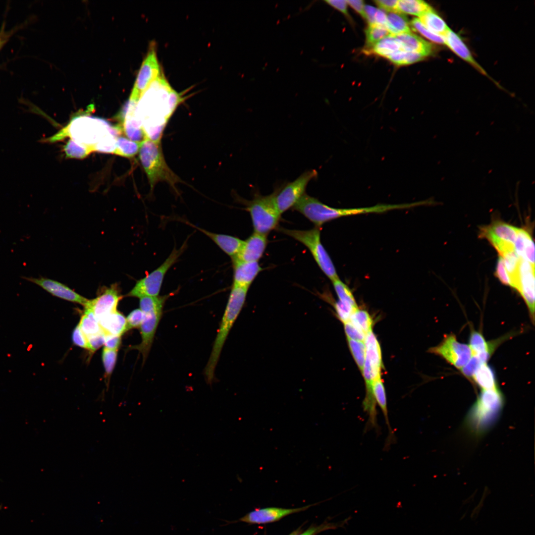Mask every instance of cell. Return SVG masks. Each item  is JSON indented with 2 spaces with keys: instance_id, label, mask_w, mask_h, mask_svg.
Returning <instances> with one entry per match:
<instances>
[{
  "instance_id": "1",
  "label": "cell",
  "mask_w": 535,
  "mask_h": 535,
  "mask_svg": "<svg viewBox=\"0 0 535 535\" xmlns=\"http://www.w3.org/2000/svg\"><path fill=\"white\" fill-rule=\"evenodd\" d=\"M184 100L161 75L140 96L135 115L142 124L145 138L161 142L163 132L176 108Z\"/></svg>"
},
{
  "instance_id": "2",
  "label": "cell",
  "mask_w": 535,
  "mask_h": 535,
  "mask_svg": "<svg viewBox=\"0 0 535 535\" xmlns=\"http://www.w3.org/2000/svg\"><path fill=\"white\" fill-rule=\"evenodd\" d=\"M121 133L116 125H112L105 119L83 113L74 116L66 126L47 141L54 142L69 137L95 152V147L102 140L110 135L118 136Z\"/></svg>"
},
{
  "instance_id": "3",
  "label": "cell",
  "mask_w": 535,
  "mask_h": 535,
  "mask_svg": "<svg viewBox=\"0 0 535 535\" xmlns=\"http://www.w3.org/2000/svg\"><path fill=\"white\" fill-rule=\"evenodd\" d=\"M248 289L232 285L211 353L204 370V375L208 384H211L214 381L215 367L223 346L244 306Z\"/></svg>"
},
{
  "instance_id": "4",
  "label": "cell",
  "mask_w": 535,
  "mask_h": 535,
  "mask_svg": "<svg viewBox=\"0 0 535 535\" xmlns=\"http://www.w3.org/2000/svg\"><path fill=\"white\" fill-rule=\"evenodd\" d=\"M139 156L151 191L158 183L164 182L177 192L176 185L182 180L167 165L161 142H156L145 138L140 143Z\"/></svg>"
},
{
  "instance_id": "5",
  "label": "cell",
  "mask_w": 535,
  "mask_h": 535,
  "mask_svg": "<svg viewBox=\"0 0 535 535\" xmlns=\"http://www.w3.org/2000/svg\"><path fill=\"white\" fill-rule=\"evenodd\" d=\"M171 294L163 296L141 297L139 301L140 309L144 314L140 325L141 341L132 347L141 353L145 362L150 351L155 335L161 318L163 308Z\"/></svg>"
},
{
  "instance_id": "6",
  "label": "cell",
  "mask_w": 535,
  "mask_h": 535,
  "mask_svg": "<svg viewBox=\"0 0 535 535\" xmlns=\"http://www.w3.org/2000/svg\"><path fill=\"white\" fill-rule=\"evenodd\" d=\"M243 202L251 215L254 232L267 235L277 228L281 214L276 208L273 193L266 196L256 191L251 200Z\"/></svg>"
},
{
  "instance_id": "7",
  "label": "cell",
  "mask_w": 535,
  "mask_h": 535,
  "mask_svg": "<svg viewBox=\"0 0 535 535\" xmlns=\"http://www.w3.org/2000/svg\"><path fill=\"white\" fill-rule=\"evenodd\" d=\"M305 245L310 251L315 261L322 271L332 281L339 278L334 264L321 241L320 228L315 227L310 230H300L278 229Z\"/></svg>"
},
{
  "instance_id": "8",
  "label": "cell",
  "mask_w": 535,
  "mask_h": 535,
  "mask_svg": "<svg viewBox=\"0 0 535 535\" xmlns=\"http://www.w3.org/2000/svg\"><path fill=\"white\" fill-rule=\"evenodd\" d=\"M503 404L498 388L482 390L470 412L469 421L477 431L486 429L495 421Z\"/></svg>"
},
{
  "instance_id": "9",
  "label": "cell",
  "mask_w": 535,
  "mask_h": 535,
  "mask_svg": "<svg viewBox=\"0 0 535 535\" xmlns=\"http://www.w3.org/2000/svg\"><path fill=\"white\" fill-rule=\"evenodd\" d=\"M186 247L187 241H185L179 249L174 247L163 263L146 276L138 280L126 296L140 298L159 296L165 274L178 261Z\"/></svg>"
},
{
  "instance_id": "10",
  "label": "cell",
  "mask_w": 535,
  "mask_h": 535,
  "mask_svg": "<svg viewBox=\"0 0 535 535\" xmlns=\"http://www.w3.org/2000/svg\"><path fill=\"white\" fill-rule=\"evenodd\" d=\"M318 175V172L315 169L305 171L294 181L285 183L274 191V203L281 214L289 209H292L306 193L309 183L317 178Z\"/></svg>"
},
{
  "instance_id": "11",
  "label": "cell",
  "mask_w": 535,
  "mask_h": 535,
  "mask_svg": "<svg viewBox=\"0 0 535 535\" xmlns=\"http://www.w3.org/2000/svg\"><path fill=\"white\" fill-rule=\"evenodd\" d=\"M519 228L501 220L481 227L479 237L487 240L500 256L514 251V244Z\"/></svg>"
},
{
  "instance_id": "12",
  "label": "cell",
  "mask_w": 535,
  "mask_h": 535,
  "mask_svg": "<svg viewBox=\"0 0 535 535\" xmlns=\"http://www.w3.org/2000/svg\"><path fill=\"white\" fill-rule=\"evenodd\" d=\"M428 351L442 357L460 370L472 356L469 345L458 341L452 333L446 335L439 344L430 348Z\"/></svg>"
},
{
  "instance_id": "13",
  "label": "cell",
  "mask_w": 535,
  "mask_h": 535,
  "mask_svg": "<svg viewBox=\"0 0 535 535\" xmlns=\"http://www.w3.org/2000/svg\"><path fill=\"white\" fill-rule=\"evenodd\" d=\"M364 342L366 348V355L362 374L364 376L365 384H371L374 380L381 378V371L383 366L381 348L373 331L366 335Z\"/></svg>"
},
{
  "instance_id": "14",
  "label": "cell",
  "mask_w": 535,
  "mask_h": 535,
  "mask_svg": "<svg viewBox=\"0 0 535 535\" xmlns=\"http://www.w3.org/2000/svg\"><path fill=\"white\" fill-rule=\"evenodd\" d=\"M160 72L155 48L151 46L140 67L130 97L139 99L151 84L160 76Z\"/></svg>"
},
{
  "instance_id": "15",
  "label": "cell",
  "mask_w": 535,
  "mask_h": 535,
  "mask_svg": "<svg viewBox=\"0 0 535 535\" xmlns=\"http://www.w3.org/2000/svg\"><path fill=\"white\" fill-rule=\"evenodd\" d=\"M516 290L526 302L532 321L535 319V266L521 259Z\"/></svg>"
},
{
  "instance_id": "16",
  "label": "cell",
  "mask_w": 535,
  "mask_h": 535,
  "mask_svg": "<svg viewBox=\"0 0 535 535\" xmlns=\"http://www.w3.org/2000/svg\"><path fill=\"white\" fill-rule=\"evenodd\" d=\"M21 278L39 286L52 295L60 299L80 304L84 306H86L89 301L87 298L57 281L42 276L36 278L24 276Z\"/></svg>"
},
{
  "instance_id": "17",
  "label": "cell",
  "mask_w": 535,
  "mask_h": 535,
  "mask_svg": "<svg viewBox=\"0 0 535 535\" xmlns=\"http://www.w3.org/2000/svg\"><path fill=\"white\" fill-rule=\"evenodd\" d=\"M122 297L115 284L105 289L96 298L89 300L84 307L90 309L99 321L104 317L115 311Z\"/></svg>"
},
{
  "instance_id": "18",
  "label": "cell",
  "mask_w": 535,
  "mask_h": 535,
  "mask_svg": "<svg viewBox=\"0 0 535 535\" xmlns=\"http://www.w3.org/2000/svg\"><path fill=\"white\" fill-rule=\"evenodd\" d=\"M267 235L254 232L245 241L238 255L232 260L245 262H258L263 256L267 245Z\"/></svg>"
},
{
  "instance_id": "19",
  "label": "cell",
  "mask_w": 535,
  "mask_h": 535,
  "mask_svg": "<svg viewBox=\"0 0 535 535\" xmlns=\"http://www.w3.org/2000/svg\"><path fill=\"white\" fill-rule=\"evenodd\" d=\"M308 507L293 509L269 507L257 509L244 516L241 521L258 524L271 523L288 515L305 510Z\"/></svg>"
},
{
  "instance_id": "20",
  "label": "cell",
  "mask_w": 535,
  "mask_h": 535,
  "mask_svg": "<svg viewBox=\"0 0 535 535\" xmlns=\"http://www.w3.org/2000/svg\"><path fill=\"white\" fill-rule=\"evenodd\" d=\"M233 266V285L249 288L251 283L262 271L258 262H245L232 260Z\"/></svg>"
},
{
  "instance_id": "21",
  "label": "cell",
  "mask_w": 535,
  "mask_h": 535,
  "mask_svg": "<svg viewBox=\"0 0 535 535\" xmlns=\"http://www.w3.org/2000/svg\"><path fill=\"white\" fill-rule=\"evenodd\" d=\"M186 223L196 228L209 237L220 249L232 259L239 252L244 242L240 239L229 235L218 234L197 227L188 221Z\"/></svg>"
},
{
  "instance_id": "22",
  "label": "cell",
  "mask_w": 535,
  "mask_h": 535,
  "mask_svg": "<svg viewBox=\"0 0 535 535\" xmlns=\"http://www.w3.org/2000/svg\"><path fill=\"white\" fill-rule=\"evenodd\" d=\"M443 38L444 45H446L457 55L468 62L482 73L486 75V72L473 57L468 48L459 35L450 29L443 36Z\"/></svg>"
},
{
  "instance_id": "23",
  "label": "cell",
  "mask_w": 535,
  "mask_h": 535,
  "mask_svg": "<svg viewBox=\"0 0 535 535\" xmlns=\"http://www.w3.org/2000/svg\"><path fill=\"white\" fill-rule=\"evenodd\" d=\"M503 339L487 341L479 331H472L469 338V345L472 356L478 357L483 363H486L497 345Z\"/></svg>"
},
{
  "instance_id": "24",
  "label": "cell",
  "mask_w": 535,
  "mask_h": 535,
  "mask_svg": "<svg viewBox=\"0 0 535 535\" xmlns=\"http://www.w3.org/2000/svg\"><path fill=\"white\" fill-rule=\"evenodd\" d=\"M392 36L405 51L417 53L425 57L432 53L433 47L430 43L411 32Z\"/></svg>"
},
{
  "instance_id": "25",
  "label": "cell",
  "mask_w": 535,
  "mask_h": 535,
  "mask_svg": "<svg viewBox=\"0 0 535 535\" xmlns=\"http://www.w3.org/2000/svg\"><path fill=\"white\" fill-rule=\"evenodd\" d=\"M514 251L521 259L535 266V245L531 234L527 230L519 228Z\"/></svg>"
},
{
  "instance_id": "26",
  "label": "cell",
  "mask_w": 535,
  "mask_h": 535,
  "mask_svg": "<svg viewBox=\"0 0 535 535\" xmlns=\"http://www.w3.org/2000/svg\"><path fill=\"white\" fill-rule=\"evenodd\" d=\"M99 322L105 334L121 336L126 331V318L117 310L104 317Z\"/></svg>"
},
{
  "instance_id": "27",
  "label": "cell",
  "mask_w": 535,
  "mask_h": 535,
  "mask_svg": "<svg viewBox=\"0 0 535 535\" xmlns=\"http://www.w3.org/2000/svg\"><path fill=\"white\" fill-rule=\"evenodd\" d=\"M372 389L376 403L381 410L385 419V423L388 428L387 443L386 444L388 446L392 440H393L394 435L389 423L386 392L381 378L374 380L373 382Z\"/></svg>"
},
{
  "instance_id": "28",
  "label": "cell",
  "mask_w": 535,
  "mask_h": 535,
  "mask_svg": "<svg viewBox=\"0 0 535 535\" xmlns=\"http://www.w3.org/2000/svg\"><path fill=\"white\" fill-rule=\"evenodd\" d=\"M400 51L404 50L393 36L390 35L372 46L365 48L364 52L368 54H374L387 58L390 55Z\"/></svg>"
},
{
  "instance_id": "29",
  "label": "cell",
  "mask_w": 535,
  "mask_h": 535,
  "mask_svg": "<svg viewBox=\"0 0 535 535\" xmlns=\"http://www.w3.org/2000/svg\"><path fill=\"white\" fill-rule=\"evenodd\" d=\"M419 17L423 25L436 35L443 37L450 30L443 19L432 8Z\"/></svg>"
},
{
  "instance_id": "30",
  "label": "cell",
  "mask_w": 535,
  "mask_h": 535,
  "mask_svg": "<svg viewBox=\"0 0 535 535\" xmlns=\"http://www.w3.org/2000/svg\"><path fill=\"white\" fill-rule=\"evenodd\" d=\"M472 378L482 390L497 388L494 371L486 363L481 365Z\"/></svg>"
},
{
  "instance_id": "31",
  "label": "cell",
  "mask_w": 535,
  "mask_h": 535,
  "mask_svg": "<svg viewBox=\"0 0 535 535\" xmlns=\"http://www.w3.org/2000/svg\"><path fill=\"white\" fill-rule=\"evenodd\" d=\"M386 17L385 27L391 35L411 33L410 25L403 14L398 12H388Z\"/></svg>"
},
{
  "instance_id": "32",
  "label": "cell",
  "mask_w": 535,
  "mask_h": 535,
  "mask_svg": "<svg viewBox=\"0 0 535 535\" xmlns=\"http://www.w3.org/2000/svg\"><path fill=\"white\" fill-rule=\"evenodd\" d=\"M84 308V314L78 325L86 337L104 332L92 310L87 307Z\"/></svg>"
},
{
  "instance_id": "33",
  "label": "cell",
  "mask_w": 535,
  "mask_h": 535,
  "mask_svg": "<svg viewBox=\"0 0 535 535\" xmlns=\"http://www.w3.org/2000/svg\"><path fill=\"white\" fill-rule=\"evenodd\" d=\"M432 8L421 0H398L397 12L420 16Z\"/></svg>"
},
{
  "instance_id": "34",
  "label": "cell",
  "mask_w": 535,
  "mask_h": 535,
  "mask_svg": "<svg viewBox=\"0 0 535 535\" xmlns=\"http://www.w3.org/2000/svg\"><path fill=\"white\" fill-rule=\"evenodd\" d=\"M140 143L124 137H118L113 154L127 158L134 157L139 153Z\"/></svg>"
},
{
  "instance_id": "35",
  "label": "cell",
  "mask_w": 535,
  "mask_h": 535,
  "mask_svg": "<svg viewBox=\"0 0 535 535\" xmlns=\"http://www.w3.org/2000/svg\"><path fill=\"white\" fill-rule=\"evenodd\" d=\"M349 321L365 335L373 331V319L365 310L358 308L352 314Z\"/></svg>"
},
{
  "instance_id": "36",
  "label": "cell",
  "mask_w": 535,
  "mask_h": 535,
  "mask_svg": "<svg viewBox=\"0 0 535 535\" xmlns=\"http://www.w3.org/2000/svg\"><path fill=\"white\" fill-rule=\"evenodd\" d=\"M66 158L83 159L93 152L90 148L70 139L63 148Z\"/></svg>"
},
{
  "instance_id": "37",
  "label": "cell",
  "mask_w": 535,
  "mask_h": 535,
  "mask_svg": "<svg viewBox=\"0 0 535 535\" xmlns=\"http://www.w3.org/2000/svg\"><path fill=\"white\" fill-rule=\"evenodd\" d=\"M385 26L373 23L369 24L366 30V47L369 48L383 38L390 35Z\"/></svg>"
},
{
  "instance_id": "38",
  "label": "cell",
  "mask_w": 535,
  "mask_h": 535,
  "mask_svg": "<svg viewBox=\"0 0 535 535\" xmlns=\"http://www.w3.org/2000/svg\"><path fill=\"white\" fill-rule=\"evenodd\" d=\"M347 339L348 346L352 356L361 372L365 360L366 348L364 341Z\"/></svg>"
},
{
  "instance_id": "39",
  "label": "cell",
  "mask_w": 535,
  "mask_h": 535,
  "mask_svg": "<svg viewBox=\"0 0 535 535\" xmlns=\"http://www.w3.org/2000/svg\"><path fill=\"white\" fill-rule=\"evenodd\" d=\"M332 282L339 301L358 308L353 293L348 286L340 280L339 278Z\"/></svg>"
},
{
  "instance_id": "40",
  "label": "cell",
  "mask_w": 535,
  "mask_h": 535,
  "mask_svg": "<svg viewBox=\"0 0 535 535\" xmlns=\"http://www.w3.org/2000/svg\"><path fill=\"white\" fill-rule=\"evenodd\" d=\"M410 25L413 30L417 31L430 41L439 44H444L443 37L436 35L429 31L423 25L419 18H415L413 19Z\"/></svg>"
},
{
  "instance_id": "41",
  "label": "cell",
  "mask_w": 535,
  "mask_h": 535,
  "mask_svg": "<svg viewBox=\"0 0 535 535\" xmlns=\"http://www.w3.org/2000/svg\"><path fill=\"white\" fill-rule=\"evenodd\" d=\"M117 350H109L104 348L102 352V360L105 371V377L108 380L114 369L117 359Z\"/></svg>"
},
{
  "instance_id": "42",
  "label": "cell",
  "mask_w": 535,
  "mask_h": 535,
  "mask_svg": "<svg viewBox=\"0 0 535 535\" xmlns=\"http://www.w3.org/2000/svg\"><path fill=\"white\" fill-rule=\"evenodd\" d=\"M334 308L337 317L344 323L349 321L352 314L358 308L338 300L335 303Z\"/></svg>"
},
{
  "instance_id": "43",
  "label": "cell",
  "mask_w": 535,
  "mask_h": 535,
  "mask_svg": "<svg viewBox=\"0 0 535 535\" xmlns=\"http://www.w3.org/2000/svg\"><path fill=\"white\" fill-rule=\"evenodd\" d=\"M144 318V314L140 309L131 312L127 317L126 331L140 327Z\"/></svg>"
},
{
  "instance_id": "44",
  "label": "cell",
  "mask_w": 535,
  "mask_h": 535,
  "mask_svg": "<svg viewBox=\"0 0 535 535\" xmlns=\"http://www.w3.org/2000/svg\"><path fill=\"white\" fill-rule=\"evenodd\" d=\"M483 363L478 357L472 356L469 361L460 369L463 374L467 377H472L476 371Z\"/></svg>"
},
{
  "instance_id": "45",
  "label": "cell",
  "mask_w": 535,
  "mask_h": 535,
  "mask_svg": "<svg viewBox=\"0 0 535 535\" xmlns=\"http://www.w3.org/2000/svg\"><path fill=\"white\" fill-rule=\"evenodd\" d=\"M495 276L503 284L512 287L509 275L505 267L503 258L499 256L496 267Z\"/></svg>"
},
{
  "instance_id": "46",
  "label": "cell",
  "mask_w": 535,
  "mask_h": 535,
  "mask_svg": "<svg viewBox=\"0 0 535 535\" xmlns=\"http://www.w3.org/2000/svg\"><path fill=\"white\" fill-rule=\"evenodd\" d=\"M347 338L364 341L366 335L356 328L350 321L344 323Z\"/></svg>"
},
{
  "instance_id": "47",
  "label": "cell",
  "mask_w": 535,
  "mask_h": 535,
  "mask_svg": "<svg viewBox=\"0 0 535 535\" xmlns=\"http://www.w3.org/2000/svg\"><path fill=\"white\" fill-rule=\"evenodd\" d=\"M72 339L75 345L88 350V344L86 336L83 333L78 324L75 327L72 334Z\"/></svg>"
},
{
  "instance_id": "48",
  "label": "cell",
  "mask_w": 535,
  "mask_h": 535,
  "mask_svg": "<svg viewBox=\"0 0 535 535\" xmlns=\"http://www.w3.org/2000/svg\"><path fill=\"white\" fill-rule=\"evenodd\" d=\"M105 336V334L104 332H102L87 337L88 344V350L91 352H94L102 345H104Z\"/></svg>"
},
{
  "instance_id": "49",
  "label": "cell",
  "mask_w": 535,
  "mask_h": 535,
  "mask_svg": "<svg viewBox=\"0 0 535 535\" xmlns=\"http://www.w3.org/2000/svg\"><path fill=\"white\" fill-rule=\"evenodd\" d=\"M337 527V524H324L320 526L317 527H311L306 530L305 531L299 533L295 532L290 535H316L318 533L322 531H324L328 529L336 528Z\"/></svg>"
},
{
  "instance_id": "50",
  "label": "cell",
  "mask_w": 535,
  "mask_h": 535,
  "mask_svg": "<svg viewBox=\"0 0 535 535\" xmlns=\"http://www.w3.org/2000/svg\"><path fill=\"white\" fill-rule=\"evenodd\" d=\"M120 344V336L105 334L104 348L109 350L117 351Z\"/></svg>"
},
{
  "instance_id": "51",
  "label": "cell",
  "mask_w": 535,
  "mask_h": 535,
  "mask_svg": "<svg viewBox=\"0 0 535 535\" xmlns=\"http://www.w3.org/2000/svg\"><path fill=\"white\" fill-rule=\"evenodd\" d=\"M374 2L378 7L387 12H397L398 0H374Z\"/></svg>"
},
{
  "instance_id": "52",
  "label": "cell",
  "mask_w": 535,
  "mask_h": 535,
  "mask_svg": "<svg viewBox=\"0 0 535 535\" xmlns=\"http://www.w3.org/2000/svg\"><path fill=\"white\" fill-rule=\"evenodd\" d=\"M329 6L332 7L338 11L341 12L344 15L348 16L347 0H326L323 1Z\"/></svg>"
},
{
  "instance_id": "53",
  "label": "cell",
  "mask_w": 535,
  "mask_h": 535,
  "mask_svg": "<svg viewBox=\"0 0 535 535\" xmlns=\"http://www.w3.org/2000/svg\"><path fill=\"white\" fill-rule=\"evenodd\" d=\"M423 55L414 52L406 51L404 65H408L420 61L425 58Z\"/></svg>"
},
{
  "instance_id": "54",
  "label": "cell",
  "mask_w": 535,
  "mask_h": 535,
  "mask_svg": "<svg viewBox=\"0 0 535 535\" xmlns=\"http://www.w3.org/2000/svg\"><path fill=\"white\" fill-rule=\"evenodd\" d=\"M19 29V27H16L12 30L5 31L4 30V24L2 25L0 31V50L3 46V45L6 43L10 37Z\"/></svg>"
},
{
  "instance_id": "55",
  "label": "cell",
  "mask_w": 535,
  "mask_h": 535,
  "mask_svg": "<svg viewBox=\"0 0 535 535\" xmlns=\"http://www.w3.org/2000/svg\"><path fill=\"white\" fill-rule=\"evenodd\" d=\"M347 3L352 7L356 11L359 13L363 17L365 18L364 13V2L362 0H347Z\"/></svg>"
},
{
  "instance_id": "56",
  "label": "cell",
  "mask_w": 535,
  "mask_h": 535,
  "mask_svg": "<svg viewBox=\"0 0 535 535\" xmlns=\"http://www.w3.org/2000/svg\"><path fill=\"white\" fill-rule=\"evenodd\" d=\"M377 9L375 7L370 6L366 5L364 7V13L365 19H366L369 24L375 23L374 17L377 11Z\"/></svg>"
},
{
  "instance_id": "57",
  "label": "cell",
  "mask_w": 535,
  "mask_h": 535,
  "mask_svg": "<svg viewBox=\"0 0 535 535\" xmlns=\"http://www.w3.org/2000/svg\"><path fill=\"white\" fill-rule=\"evenodd\" d=\"M375 23L385 26L387 21L386 14L381 10L377 9L374 17Z\"/></svg>"
},
{
  "instance_id": "58",
  "label": "cell",
  "mask_w": 535,
  "mask_h": 535,
  "mask_svg": "<svg viewBox=\"0 0 535 535\" xmlns=\"http://www.w3.org/2000/svg\"><path fill=\"white\" fill-rule=\"evenodd\" d=\"M1 506L0 505V509L1 508Z\"/></svg>"
}]
</instances>
